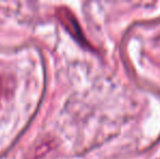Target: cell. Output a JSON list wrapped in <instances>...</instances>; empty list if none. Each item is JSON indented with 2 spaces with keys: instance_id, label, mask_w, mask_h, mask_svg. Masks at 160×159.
Instances as JSON below:
<instances>
[{
  "instance_id": "6da1fadb",
  "label": "cell",
  "mask_w": 160,
  "mask_h": 159,
  "mask_svg": "<svg viewBox=\"0 0 160 159\" xmlns=\"http://www.w3.org/2000/svg\"><path fill=\"white\" fill-rule=\"evenodd\" d=\"M60 13H61V14H60V20H61V22H63L65 27L70 31V33H71L74 37H76L80 42H83V35H82V32H81V28L78 27V22L74 19L73 15H72L69 11L64 10V9H61Z\"/></svg>"
}]
</instances>
